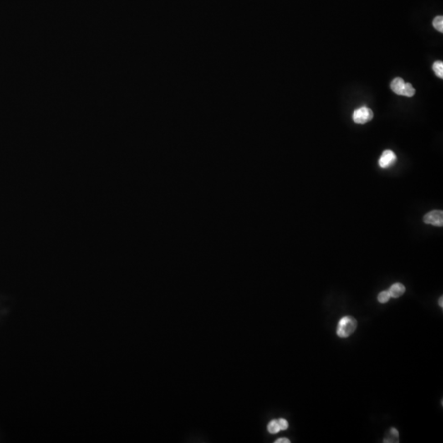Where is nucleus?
<instances>
[{
    "label": "nucleus",
    "instance_id": "obj_14",
    "mask_svg": "<svg viewBox=\"0 0 443 443\" xmlns=\"http://www.w3.org/2000/svg\"><path fill=\"white\" fill-rule=\"evenodd\" d=\"M443 296H441V297H440V299H439V306H441V307H443Z\"/></svg>",
    "mask_w": 443,
    "mask_h": 443
},
{
    "label": "nucleus",
    "instance_id": "obj_6",
    "mask_svg": "<svg viewBox=\"0 0 443 443\" xmlns=\"http://www.w3.org/2000/svg\"><path fill=\"white\" fill-rule=\"evenodd\" d=\"M391 297L393 298H398L400 296H402L405 292V287L404 285L401 283H395L390 287V289L388 291Z\"/></svg>",
    "mask_w": 443,
    "mask_h": 443
},
{
    "label": "nucleus",
    "instance_id": "obj_3",
    "mask_svg": "<svg viewBox=\"0 0 443 443\" xmlns=\"http://www.w3.org/2000/svg\"><path fill=\"white\" fill-rule=\"evenodd\" d=\"M424 222L433 226L442 227L443 226V210H432L424 215Z\"/></svg>",
    "mask_w": 443,
    "mask_h": 443
},
{
    "label": "nucleus",
    "instance_id": "obj_4",
    "mask_svg": "<svg viewBox=\"0 0 443 443\" xmlns=\"http://www.w3.org/2000/svg\"><path fill=\"white\" fill-rule=\"evenodd\" d=\"M396 159H397V157H396L394 152L387 149L385 151H383V154L381 155L380 159L378 160V164L382 169H388L395 163Z\"/></svg>",
    "mask_w": 443,
    "mask_h": 443
},
{
    "label": "nucleus",
    "instance_id": "obj_7",
    "mask_svg": "<svg viewBox=\"0 0 443 443\" xmlns=\"http://www.w3.org/2000/svg\"><path fill=\"white\" fill-rule=\"evenodd\" d=\"M384 443H399V434L397 429L394 428L392 429L388 432L387 438L384 439Z\"/></svg>",
    "mask_w": 443,
    "mask_h": 443
},
{
    "label": "nucleus",
    "instance_id": "obj_10",
    "mask_svg": "<svg viewBox=\"0 0 443 443\" xmlns=\"http://www.w3.org/2000/svg\"><path fill=\"white\" fill-rule=\"evenodd\" d=\"M267 430H268L270 434H277L278 432L281 431L277 420H272V421L270 422L269 424H268V426H267Z\"/></svg>",
    "mask_w": 443,
    "mask_h": 443
},
{
    "label": "nucleus",
    "instance_id": "obj_12",
    "mask_svg": "<svg viewBox=\"0 0 443 443\" xmlns=\"http://www.w3.org/2000/svg\"><path fill=\"white\" fill-rule=\"evenodd\" d=\"M277 422H278L281 430H286L288 428V422L286 419H280L277 420Z\"/></svg>",
    "mask_w": 443,
    "mask_h": 443
},
{
    "label": "nucleus",
    "instance_id": "obj_13",
    "mask_svg": "<svg viewBox=\"0 0 443 443\" xmlns=\"http://www.w3.org/2000/svg\"><path fill=\"white\" fill-rule=\"evenodd\" d=\"M291 443V442H290L289 439H284V438H283V439H277V441H275V443Z\"/></svg>",
    "mask_w": 443,
    "mask_h": 443
},
{
    "label": "nucleus",
    "instance_id": "obj_1",
    "mask_svg": "<svg viewBox=\"0 0 443 443\" xmlns=\"http://www.w3.org/2000/svg\"><path fill=\"white\" fill-rule=\"evenodd\" d=\"M357 328V321L352 317L346 316L340 320L337 326V333L338 337H347L353 333Z\"/></svg>",
    "mask_w": 443,
    "mask_h": 443
},
{
    "label": "nucleus",
    "instance_id": "obj_9",
    "mask_svg": "<svg viewBox=\"0 0 443 443\" xmlns=\"http://www.w3.org/2000/svg\"><path fill=\"white\" fill-rule=\"evenodd\" d=\"M433 26L434 28L439 32H443V16H438L433 21Z\"/></svg>",
    "mask_w": 443,
    "mask_h": 443
},
{
    "label": "nucleus",
    "instance_id": "obj_8",
    "mask_svg": "<svg viewBox=\"0 0 443 443\" xmlns=\"http://www.w3.org/2000/svg\"><path fill=\"white\" fill-rule=\"evenodd\" d=\"M433 70L436 73L437 76L443 79V63L442 61H436L433 64Z\"/></svg>",
    "mask_w": 443,
    "mask_h": 443
},
{
    "label": "nucleus",
    "instance_id": "obj_11",
    "mask_svg": "<svg viewBox=\"0 0 443 443\" xmlns=\"http://www.w3.org/2000/svg\"><path fill=\"white\" fill-rule=\"evenodd\" d=\"M390 294H389V292H387V291H384V292H382L381 293H379L378 296V300L379 302L381 303H386V302H388L389 301V299H390Z\"/></svg>",
    "mask_w": 443,
    "mask_h": 443
},
{
    "label": "nucleus",
    "instance_id": "obj_5",
    "mask_svg": "<svg viewBox=\"0 0 443 443\" xmlns=\"http://www.w3.org/2000/svg\"><path fill=\"white\" fill-rule=\"evenodd\" d=\"M405 87H406V82L400 77H396L395 79H393L391 82V89L398 95L404 96Z\"/></svg>",
    "mask_w": 443,
    "mask_h": 443
},
{
    "label": "nucleus",
    "instance_id": "obj_2",
    "mask_svg": "<svg viewBox=\"0 0 443 443\" xmlns=\"http://www.w3.org/2000/svg\"><path fill=\"white\" fill-rule=\"evenodd\" d=\"M373 118V111L367 107H361L354 111L352 119L358 124H364L372 120Z\"/></svg>",
    "mask_w": 443,
    "mask_h": 443
}]
</instances>
